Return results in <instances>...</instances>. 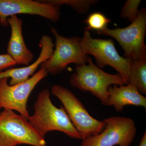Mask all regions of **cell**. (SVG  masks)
<instances>
[{
    "mask_svg": "<svg viewBox=\"0 0 146 146\" xmlns=\"http://www.w3.org/2000/svg\"><path fill=\"white\" fill-rule=\"evenodd\" d=\"M48 89L39 92L33 105L34 114L28 119L29 123L42 138L48 132L58 131L74 139L81 140L79 133L73 125L64 108L55 106Z\"/></svg>",
    "mask_w": 146,
    "mask_h": 146,
    "instance_id": "6da1fadb",
    "label": "cell"
},
{
    "mask_svg": "<svg viewBox=\"0 0 146 146\" xmlns=\"http://www.w3.org/2000/svg\"><path fill=\"white\" fill-rule=\"evenodd\" d=\"M70 82L73 87L90 92L105 106H108V104L110 86L112 84L121 86L127 84L119 74H112L106 72L96 66L89 57L86 64L76 65Z\"/></svg>",
    "mask_w": 146,
    "mask_h": 146,
    "instance_id": "7a4b0ae2",
    "label": "cell"
},
{
    "mask_svg": "<svg viewBox=\"0 0 146 146\" xmlns=\"http://www.w3.org/2000/svg\"><path fill=\"white\" fill-rule=\"evenodd\" d=\"M51 93L62 103L82 140L97 135L104 130L106 123L92 117L80 101L69 89L60 85H55L52 87Z\"/></svg>",
    "mask_w": 146,
    "mask_h": 146,
    "instance_id": "3957f363",
    "label": "cell"
},
{
    "mask_svg": "<svg viewBox=\"0 0 146 146\" xmlns=\"http://www.w3.org/2000/svg\"><path fill=\"white\" fill-rule=\"evenodd\" d=\"M146 10L143 8L139 10L136 19L128 26L113 29L107 27L98 33L116 39L124 50V57L138 61L146 59Z\"/></svg>",
    "mask_w": 146,
    "mask_h": 146,
    "instance_id": "277c9868",
    "label": "cell"
},
{
    "mask_svg": "<svg viewBox=\"0 0 146 146\" xmlns=\"http://www.w3.org/2000/svg\"><path fill=\"white\" fill-rule=\"evenodd\" d=\"M27 144L46 146L42 138L26 118L14 111L4 110L0 113V146Z\"/></svg>",
    "mask_w": 146,
    "mask_h": 146,
    "instance_id": "5b68a950",
    "label": "cell"
},
{
    "mask_svg": "<svg viewBox=\"0 0 146 146\" xmlns=\"http://www.w3.org/2000/svg\"><path fill=\"white\" fill-rule=\"evenodd\" d=\"M55 39V48L51 56L40 65L48 74L55 76L65 70L69 64H86L89 57L84 52L80 38L76 36L67 37L60 35L57 31L51 28Z\"/></svg>",
    "mask_w": 146,
    "mask_h": 146,
    "instance_id": "8992f818",
    "label": "cell"
},
{
    "mask_svg": "<svg viewBox=\"0 0 146 146\" xmlns=\"http://www.w3.org/2000/svg\"><path fill=\"white\" fill-rule=\"evenodd\" d=\"M80 43L84 52L95 57L98 68L111 66L129 84L131 60L119 54L113 40L93 38L90 31L85 30Z\"/></svg>",
    "mask_w": 146,
    "mask_h": 146,
    "instance_id": "52a82bcc",
    "label": "cell"
},
{
    "mask_svg": "<svg viewBox=\"0 0 146 146\" xmlns=\"http://www.w3.org/2000/svg\"><path fill=\"white\" fill-rule=\"evenodd\" d=\"M48 74L40 68L27 81L10 85L7 78L0 79V109L17 111L28 120L30 115L27 109L29 97L35 87Z\"/></svg>",
    "mask_w": 146,
    "mask_h": 146,
    "instance_id": "ba28073f",
    "label": "cell"
},
{
    "mask_svg": "<svg viewBox=\"0 0 146 146\" xmlns=\"http://www.w3.org/2000/svg\"><path fill=\"white\" fill-rule=\"evenodd\" d=\"M106 123L101 133L82 140L81 146H129L136 133L134 121L123 117L104 119Z\"/></svg>",
    "mask_w": 146,
    "mask_h": 146,
    "instance_id": "9c48e42d",
    "label": "cell"
},
{
    "mask_svg": "<svg viewBox=\"0 0 146 146\" xmlns=\"http://www.w3.org/2000/svg\"><path fill=\"white\" fill-rule=\"evenodd\" d=\"M36 15L55 23L60 18V9L40 1L0 0V24L9 26L7 19L17 14Z\"/></svg>",
    "mask_w": 146,
    "mask_h": 146,
    "instance_id": "30bf717a",
    "label": "cell"
},
{
    "mask_svg": "<svg viewBox=\"0 0 146 146\" xmlns=\"http://www.w3.org/2000/svg\"><path fill=\"white\" fill-rule=\"evenodd\" d=\"M41 52L38 58L31 65L20 68H11L0 72V79L11 78L9 84L14 85L27 81L33 75L37 68L42 63L50 57L54 50L55 45L49 36L44 35L39 41Z\"/></svg>",
    "mask_w": 146,
    "mask_h": 146,
    "instance_id": "8fae6325",
    "label": "cell"
},
{
    "mask_svg": "<svg viewBox=\"0 0 146 146\" xmlns=\"http://www.w3.org/2000/svg\"><path fill=\"white\" fill-rule=\"evenodd\" d=\"M11 29V34L7 47L9 54L17 65L28 66L32 61L34 55L28 48L22 33L23 22L17 16H10L7 19Z\"/></svg>",
    "mask_w": 146,
    "mask_h": 146,
    "instance_id": "7c38bea8",
    "label": "cell"
},
{
    "mask_svg": "<svg viewBox=\"0 0 146 146\" xmlns=\"http://www.w3.org/2000/svg\"><path fill=\"white\" fill-rule=\"evenodd\" d=\"M109 98L108 106H113L116 111L121 112L127 105L146 108V97L141 94L134 85H113L108 88Z\"/></svg>",
    "mask_w": 146,
    "mask_h": 146,
    "instance_id": "4fadbf2b",
    "label": "cell"
},
{
    "mask_svg": "<svg viewBox=\"0 0 146 146\" xmlns=\"http://www.w3.org/2000/svg\"><path fill=\"white\" fill-rule=\"evenodd\" d=\"M134 85L141 94H146V59L131 60L129 82Z\"/></svg>",
    "mask_w": 146,
    "mask_h": 146,
    "instance_id": "5bb4252c",
    "label": "cell"
},
{
    "mask_svg": "<svg viewBox=\"0 0 146 146\" xmlns=\"http://www.w3.org/2000/svg\"><path fill=\"white\" fill-rule=\"evenodd\" d=\"M60 8L62 5L69 6L78 13H87L91 6L96 3L97 0H41Z\"/></svg>",
    "mask_w": 146,
    "mask_h": 146,
    "instance_id": "9a60e30c",
    "label": "cell"
},
{
    "mask_svg": "<svg viewBox=\"0 0 146 146\" xmlns=\"http://www.w3.org/2000/svg\"><path fill=\"white\" fill-rule=\"evenodd\" d=\"M110 19L103 13L95 12L90 14L85 21L87 25L86 30H94L100 31L107 28L108 24L110 23Z\"/></svg>",
    "mask_w": 146,
    "mask_h": 146,
    "instance_id": "2e32d148",
    "label": "cell"
},
{
    "mask_svg": "<svg viewBox=\"0 0 146 146\" xmlns=\"http://www.w3.org/2000/svg\"><path fill=\"white\" fill-rule=\"evenodd\" d=\"M141 0H127L125 3L121 10L120 16L122 18L133 22L136 19L139 13L138 7Z\"/></svg>",
    "mask_w": 146,
    "mask_h": 146,
    "instance_id": "e0dca14e",
    "label": "cell"
},
{
    "mask_svg": "<svg viewBox=\"0 0 146 146\" xmlns=\"http://www.w3.org/2000/svg\"><path fill=\"white\" fill-rule=\"evenodd\" d=\"M16 65L17 64L15 60L8 54H0V72L5 70Z\"/></svg>",
    "mask_w": 146,
    "mask_h": 146,
    "instance_id": "ac0fdd59",
    "label": "cell"
},
{
    "mask_svg": "<svg viewBox=\"0 0 146 146\" xmlns=\"http://www.w3.org/2000/svg\"><path fill=\"white\" fill-rule=\"evenodd\" d=\"M138 146H146V132L145 131Z\"/></svg>",
    "mask_w": 146,
    "mask_h": 146,
    "instance_id": "d6986e66",
    "label": "cell"
}]
</instances>
